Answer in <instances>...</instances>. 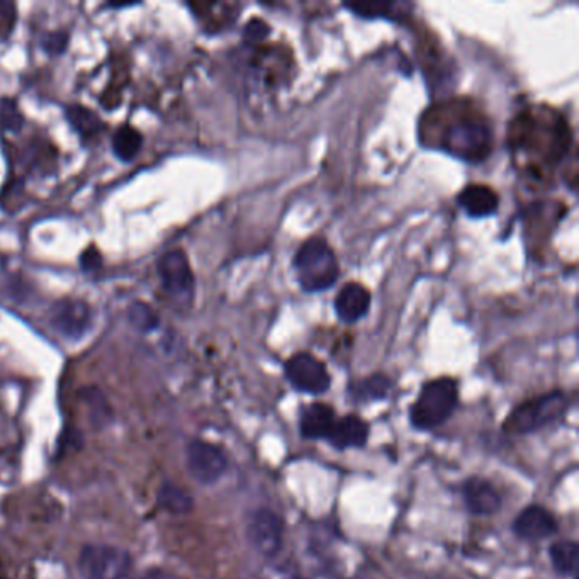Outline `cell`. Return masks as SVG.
Segmentation results:
<instances>
[{
  "instance_id": "obj_22",
  "label": "cell",
  "mask_w": 579,
  "mask_h": 579,
  "mask_svg": "<svg viewBox=\"0 0 579 579\" xmlns=\"http://www.w3.org/2000/svg\"><path fill=\"white\" fill-rule=\"evenodd\" d=\"M391 389V381L383 374H374L364 381L350 386V394L357 401L384 400Z\"/></svg>"
},
{
  "instance_id": "obj_27",
  "label": "cell",
  "mask_w": 579,
  "mask_h": 579,
  "mask_svg": "<svg viewBox=\"0 0 579 579\" xmlns=\"http://www.w3.org/2000/svg\"><path fill=\"white\" fill-rule=\"evenodd\" d=\"M68 36L65 33H51L46 36L45 48L50 53H62L67 48Z\"/></svg>"
},
{
  "instance_id": "obj_2",
  "label": "cell",
  "mask_w": 579,
  "mask_h": 579,
  "mask_svg": "<svg viewBox=\"0 0 579 579\" xmlns=\"http://www.w3.org/2000/svg\"><path fill=\"white\" fill-rule=\"evenodd\" d=\"M508 141L525 175H534L540 182L568 155L571 130L554 109L529 107L513 119Z\"/></svg>"
},
{
  "instance_id": "obj_26",
  "label": "cell",
  "mask_w": 579,
  "mask_h": 579,
  "mask_svg": "<svg viewBox=\"0 0 579 579\" xmlns=\"http://www.w3.org/2000/svg\"><path fill=\"white\" fill-rule=\"evenodd\" d=\"M102 264V255L99 250H97L94 245L92 247L87 248L84 253H82V257H80V265H82V269L84 270H96L101 267Z\"/></svg>"
},
{
  "instance_id": "obj_9",
  "label": "cell",
  "mask_w": 579,
  "mask_h": 579,
  "mask_svg": "<svg viewBox=\"0 0 579 579\" xmlns=\"http://www.w3.org/2000/svg\"><path fill=\"white\" fill-rule=\"evenodd\" d=\"M186 466L197 483L213 484L226 473L228 459L218 445L192 440L186 449Z\"/></svg>"
},
{
  "instance_id": "obj_18",
  "label": "cell",
  "mask_w": 579,
  "mask_h": 579,
  "mask_svg": "<svg viewBox=\"0 0 579 579\" xmlns=\"http://www.w3.org/2000/svg\"><path fill=\"white\" fill-rule=\"evenodd\" d=\"M158 505L164 508L165 512L174 513V515H187L194 508V500L184 488L177 484L165 481L160 486L157 493Z\"/></svg>"
},
{
  "instance_id": "obj_7",
  "label": "cell",
  "mask_w": 579,
  "mask_h": 579,
  "mask_svg": "<svg viewBox=\"0 0 579 579\" xmlns=\"http://www.w3.org/2000/svg\"><path fill=\"white\" fill-rule=\"evenodd\" d=\"M130 552L109 544H89L80 551L79 569L85 579H124L131 571Z\"/></svg>"
},
{
  "instance_id": "obj_25",
  "label": "cell",
  "mask_w": 579,
  "mask_h": 579,
  "mask_svg": "<svg viewBox=\"0 0 579 579\" xmlns=\"http://www.w3.org/2000/svg\"><path fill=\"white\" fill-rule=\"evenodd\" d=\"M0 123L9 131H19L23 128L24 118L12 99L0 101Z\"/></svg>"
},
{
  "instance_id": "obj_16",
  "label": "cell",
  "mask_w": 579,
  "mask_h": 579,
  "mask_svg": "<svg viewBox=\"0 0 579 579\" xmlns=\"http://www.w3.org/2000/svg\"><path fill=\"white\" fill-rule=\"evenodd\" d=\"M335 420L337 416L332 406L325 405V403H313L301 411L299 430L304 439L325 440Z\"/></svg>"
},
{
  "instance_id": "obj_15",
  "label": "cell",
  "mask_w": 579,
  "mask_h": 579,
  "mask_svg": "<svg viewBox=\"0 0 579 579\" xmlns=\"http://www.w3.org/2000/svg\"><path fill=\"white\" fill-rule=\"evenodd\" d=\"M369 439V425L362 418L355 415L337 418L332 425V430L327 435V442L335 449H354L364 447Z\"/></svg>"
},
{
  "instance_id": "obj_10",
  "label": "cell",
  "mask_w": 579,
  "mask_h": 579,
  "mask_svg": "<svg viewBox=\"0 0 579 579\" xmlns=\"http://www.w3.org/2000/svg\"><path fill=\"white\" fill-rule=\"evenodd\" d=\"M247 535L255 551L264 557H276L284 540L282 518L269 508H259L250 517Z\"/></svg>"
},
{
  "instance_id": "obj_19",
  "label": "cell",
  "mask_w": 579,
  "mask_h": 579,
  "mask_svg": "<svg viewBox=\"0 0 579 579\" xmlns=\"http://www.w3.org/2000/svg\"><path fill=\"white\" fill-rule=\"evenodd\" d=\"M579 547L574 540H557L549 547L552 566L559 574L576 576L578 573Z\"/></svg>"
},
{
  "instance_id": "obj_1",
  "label": "cell",
  "mask_w": 579,
  "mask_h": 579,
  "mask_svg": "<svg viewBox=\"0 0 579 579\" xmlns=\"http://www.w3.org/2000/svg\"><path fill=\"white\" fill-rule=\"evenodd\" d=\"M420 136L428 147L464 162H483L493 148L490 121L467 101L442 102L428 109L420 123Z\"/></svg>"
},
{
  "instance_id": "obj_21",
  "label": "cell",
  "mask_w": 579,
  "mask_h": 579,
  "mask_svg": "<svg viewBox=\"0 0 579 579\" xmlns=\"http://www.w3.org/2000/svg\"><path fill=\"white\" fill-rule=\"evenodd\" d=\"M67 118L74 126V130L85 140L96 138L104 130V123H102L101 118L94 111H90L89 107L79 106V104L68 106Z\"/></svg>"
},
{
  "instance_id": "obj_3",
  "label": "cell",
  "mask_w": 579,
  "mask_h": 579,
  "mask_svg": "<svg viewBox=\"0 0 579 579\" xmlns=\"http://www.w3.org/2000/svg\"><path fill=\"white\" fill-rule=\"evenodd\" d=\"M294 270L299 286L306 293L327 291L337 282L340 267L327 240L313 237L304 242L294 257Z\"/></svg>"
},
{
  "instance_id": "obj_13",
  "label": "cell",
  "mask_w": 579,
  "mask_h": 579,
  "mask_svg": "<svg viewBox=\"0 0 579 579\" xmlns=\"http://www.w3.org/2000/svg\"><path fill=\"white\" fill-rule=\"evenodd\" d=\"M462 496L469 513L478 515V517H488L500 512L501 495L495 486L483 478L467 479L462 488Z\"/></svg>"
},
{
  "instance_id": "obj_5",
  "label": "cell",
  "mask_w": 579,
  "mask_h": 579,
  "mask_svg": "<svg viewBox=\"0 0 579 579\" xmlns=\"http://www.w3.org/2000/svg\"><path fill=\"white\" fill-rule=\"evenodd\" d=\"M568 410V398L563 391L542 394L535 400L517 406L506 418L505 432L515 435L537 432L559 420Z\"/></svg>"
},
{
  "instance_id": "obj_17",
  "label": "cell",
  "mask_w": 579,
  "mask_h": 579,
  "mask_svg": "<svg viewBox=\"0 0 579 579\" xmlns=\"http://www.w3.org/2000/svg\"><path fill=\"white\" fill-rule=\"evenodd\" d=\"M457 203L471 218H486L496 213L500 197L491 187L483 184L467 186L457 197Z\"/></svg>"
},
{
  "instance_id": "obj_20",
  "label": "cell",
  "mask_w": 579,
  "mask_h": 579,
  "mask_svg": "<svg viewBox=\"0 0 579 579\" xmlns=\"http://www.w3.org/2000/svg\"><path fill=\"white\" fill-rule=\"evenodd\" d=\"M143 136L131 124H123L113 135V153L121 162H131L140 153Z\"/></svg>"
},
{
  "instance_id": "obj_28",
  "label": "cell",
  "mask_w": 579,
  "mask_h": 579,
  "mask_svg": "<svg viewBox=\"0 0 579 579\" xmlns=\"http://www.w3.org/2000/svg\"><path fill=\"white\" fill-rule=\"evenodd\" d=\"M133 579H180L177 574L170 573L167 569L162 568H152L145 571V573H141L140 576H136Z\"/></svg>"
},
{
  "instance_id": "obj_23",
  "label": "cell",
  "mask_w": 579,
  "mask_h": 579,
  "mask_svg": "<svg viewBox=\"0 0 579 579\" xmlns=\"http://www.w3.org/2000/svg\"><path fill=\"white\" fill-rule=\"evenodd\" d=\"M126 313H128V321L140 332H153V330H157L158 323H160V318L153 311L152 306L147 303H141V301H135V303L131 304Z\"/></svg>"
},
{
  "instance_id": "obj_6",
  "label": "cell",
  "mask_w": 579,
  "mask_h": 579,
  "mask_svg": "<svg viewBox=\"0 0 579 579\" xmlns=\"http://www.w3.org/2000/svg\"><path fill=\"white\" fill-rule=\"evenodd\" d=\"M158 277L175 310L189 311L196 294V279L191 264L182 250H170L157 262Z\"/></svg>"
},
{
  "instance_id": "obj_14",
  "label": "cell",
  "mask_w": 579,
  "mask_h": 579,
  "mask_svg": "<svg viewBox=\"0 0 579 579\" xmlns=\"http://www.w3.org/2000/svg\"><path fill=\"white\" fill-rule=\"evenodd\" d=\"M371 308V293L367 287L350 282L340 289L335 299V310L343 323H355L367 315Z\"/></svg>"
},
{
  "instance_id": "obj_8",
  "label": "cell",
  "mask_w": 579,
  "mask_h": 579,
  "mask_svg": "<svg viewBox=\"0 0 579 579\" xmlns=\"http://www.w3.org/2000/svg\"><path fill=\"white\" fill-rule=\"evenodd\" d=\"M284 371H286L287 381L294 389H298L301 393L311 394V396L327 393L332 384L325 364L320 359H316L315 355L306 354V352L293 355L287 360Z\"/></svg>"
},
{
  "instance_id": "obj_24",
  "label": "cell",
  "mask_w": 579,
  "mask_h": 579,
  "mask_svg": "<svg viewBox=\"0 0 579 579\" xmlns=\"http://www.w3.org/2000/svg\"><path fill=\"white\" fill-rule=\"evenodd\" d=\"M350 11H354L357 16L362 17H386V19H396L405 14L406 4H362V6H347Z\"/></svg>"
},
{
  "instance_id": "obj_12",
  "label": "cell",
  "mask_w": 579,
  "mask_h": 579,
  "mask_svg": "<svg viewBox=\"0 0 579 579\" xmlns=\"http://www.w3.org/2000/svg\"><path fill=\"white\" fill-rule=\"evenodd\" d=\"M557 520L544 506L532 505L523 508L513 522V532L523 540H542L556 534Z\"/></svg>"
},
{
  "instance_id": "obj_11",
  "label": "cell",
  "mask_w": 579,
  "mask_h": 579,
  "mask_svg": "<svg viewBox=\"0 0 579 579\" xmlns=\"http://www.w3.org/2000/svg\"><path fill=\"white\" fill-rule=\"evenodd\" d=\"M51 327L68 340H80L92 327V310L82 299H60L51 306Z\"/></svg>"
},
{
  "instance_id": "obj_4",
  "label": "cell",
  "mask_w": 579,
  "mask_h": 579,
  "mask_svg": "<svg viewBox=\"0 0 579 579\" xmlns=\"http://www.w3.org/2000/svg\"><path fill=\"white\" fill-rule=\"evenodd\" d=\"M459 388L452 377L428 381L411 406L410 420L418 430H433L449 420L457 408Z\"/></svg>"
}]
</instances>
